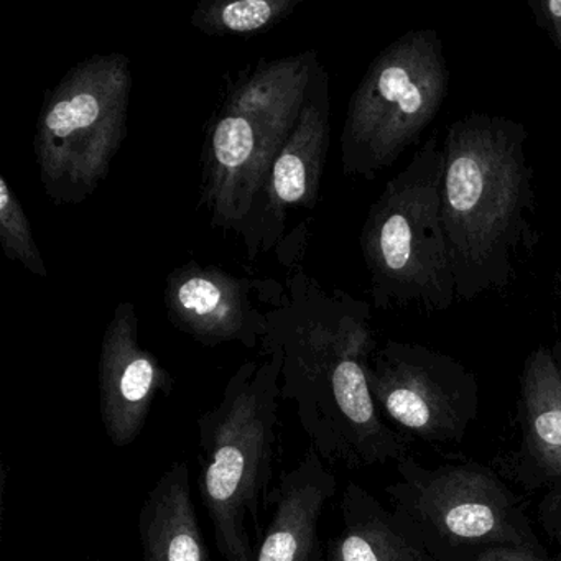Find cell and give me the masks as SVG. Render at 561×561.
I'll list each match as a JSON object with an SVG mask.
<instances>
[{
  "label": "cell",
  "instance_id": "6da1fadb",
  "mask_svg": "<svg viewBox=\"0 0 561 561\" xmlns=\"http://www.w3.org/2000/svg\"><path fill=\"white\" fill-rule=\"evenodd\" d=\"M369 307L337 291L295 297L267 313L262 341L284 350L280 399L295 402L301 430L321 458L350 468L386 461L399 451L370 392L367 364L374 350Z\"/></svg>",
  "mask_w": 561,
  "mask_h": 561
},
{
  "label": "cell",
  "instance_id": "7a4b0ae2",
  "mask_svg": "<svg viewBox=\"0 0 561 561\" xmlns=\"http://www.w3.org/2000/svg\"><path fill=\"white\" fill-rule=\"evenodd\" d=\"M527 137L511 117L471 113L443 140L442 216L458 300L507 287L522 252L537 244Z\"/></svg>",
  "mask_w": 561,
  "mask_h": 561
},
{
  "label": "cell",
  "instance_id": "3957f363",
  "mask_svg": "<svg viewBox=\"0 0 561 561\" xmlns=\"http://www.w3.org/2000/svg\"><path fill=\"white\" fill-rule=\"evenodd\" d=\"M321 64L314 50L265 60L229 81L206 127L199 206L213 228L259 254L257 222L272 167L290 137Z\"/></svg>",
  "mask_w": 561,
  "mask_h": 561
},
{
  "label": "cell",
  "instance_id": "277c9868",
  "mask_svg": "<svg viewBox=\"0 0 561 561\" xmlns=\"http://www.w3.org/2000/svg\"><path fill=\"white\" fill-rule=\"evenodd\" d=\"M262 350L267 359L242 364L218 405L196 420L199 499L225 561H255L251 525L261 541L271 497L285 356L272 341H262Z\"/></svg>",
  "mask_w": 561,
  "mask_h": 561
},
{
  "label": "cell",
  "instance_id": "5b68a950",
  "mask_svg": "<svg viewBox=\"0 0 561 561\" xmlns=\"http://www.w3.org/2000/svg\"><path fill=\"white\" fill-rule=\"evenodd\" d=\"M443 142L430 137L370 205L359 242L379 310L443 311L458 300L443 226Z\"/></svg>",
  "mask_w": 561,
  "mask_h": 561
},
{
  "label": "cell",
  "instance_id": "8992f818",
  "mask_svg": "<svg viewBox=\"0 0 561 561\" xmlns=\"http://www.w3.org/2000/svg\"><path fill=\"white\" fill-rule=\"evenodd\" d=\"M133 70L124 54L87 58L47 91L34 152L45 195L80 205L110 176L127 136Z\"/></svg>",
  "mask_w": 561,
  "mask_h": 561
},
{
  "label": "cell",
  "instance_id": "52a82bcc",
  "mask_svg": "<svg viewBox=\"0 0 561 561\" xmlns=\"http://www.w3.org/2000/svg\"><path fill=\"white\" fill-rule=\"evenodd\" d=\"M449 71L435 28H416L383 48L347 104L341 169L374 180L419 142L443 110Z\"/></svg>",
  "mask_w": 561,
  "mask_h": 561
},
{
  "label": "cell",
  "instance_id": "ba28073f",
  "mask_svg": "<svg viewBox=\"0 0 561 561\" xmlns=\"http://www.w3.org/2000/svg\"><path fill=\"white\" fill-rule=\"evenodd\" d=\"M377 405L397 425L426 439L455 436L469 377L456 360L420 344L389 341L367 364Z\"/></svg>",
  "mask_w": 561,
  "mask_h": 561
},
{
  "label": "cell",
  "instance_id": "9c48e42d",
  "mask_svg": "<svg viewBox=\"0 0 561 561\" xmlns=\"http://www.w3.org/2000/svg\"><path fill=\"white\" fill-rule=\"evenodd\" d=\"M175 377L140 346L139 318L121 301L104 331L100 353V413L107 438L126 448L139 438L157 397H170Z\"/></svg>",
  "mask_w": 561,
  "mask_h": 561
},
{
  "label": "cell",
  "instance_id": "30bf717a",
  "mask_svg": "<svg viewBox=\"0 0 561 561\" xmlns=\"http://www.w3.org/2000/svg\"><path fill=\"white\" fill-rule=\"evenodd\" d=\"M254 285L218 265L188 262L167 277V317L202 346L241 343L254 350L268 331L267 314L251 298Z\"/></svg>",
  "mask_w": 561,
  "mask_h": 561
},
{
  "label": "cell",
  "instance_id": "8fae6325",
  "mask_svg": "<svg viewBox=\"0 0 561 561\" xmlns=\"http://www.w3.org/2000/svg\"><path fill=\"white\" fill-rule=\"evenodd\" d=\"M331 140L330 77L321 65L284 149L275 159L257 222L259 252L274 249L291 208L313 209Z\"/></svg>",
  "mask_w": 561,
  "mask_h": 561
},
{
  "label": "cell",
  "instance_id": "7c38bea8",
  "mask_svg": "<svg viewBox=\"0 0 561 561\" xmlns=\"http://www.w3.org/2000/svg\"><path fill=\"white\" fill-rule=\"evenodd\" d=\"M336 478L317 449L310 448L295 468L282 474L271 492V522L255 548V561H323L321 514L336 492Z\"/></svg>",
  "mask_w": 561,
  "mask_h": 561
},
{
  "label": "cell",
  "instance_id": "4fadbf2b",
  "mask_svg": "<svg viewBox=\"0 0 561 561\" xmlns=\"http://www.w3.org/2000/svg\"><path fill=\"white\" fill-rule=\"evenodd\" d=\"M416 508L439 534L456 541L511 540L507 497L481 469H443L420 488Z\"/></svg>",
  "mask_w": 561,
  "mask_h": 561
},
{
  "label": "cell",
  "instance_id": "5bb4252c",
  "mask_svg": "<svg viewBox=\"0 0 561 561\" xmlns=\"http://www.w3.org/2000/svg\"><path fill=\"white\" fill-rule=\"evenodd\" d=\"M142 561H209L186 461H175L156 482L139 512Z\"/></svg>",
  "mask_w": 561,
  "mask_h": 561
},
{
  "label": "cell",
  "instance_id": "9a60e30c",
  "mask_svg": "<svg viewBox=\"0 0 561 561\" xmlns=\"http://www.w3.org/2000/svg\"><path fill=\"white\" fill-rule=\"evenodd\" d=\"M323 561H420L419 553L366 491L350 484L343 495V528L327 543Z\"/></svg>",
  "mask_w": 561,
  "mask_h": 561
},
{
  "label": "cell",
  "instance_id": "2e32d148",
  "mask_svg": "<svg viewBox=\"0 0 561 561\" xmlns=\"http://www.w3.org/2000/svg\"><path fill=\"white\" fill-rule=\"evenodd\" d=\"M528 443L535 459L561 479V374L553 351L538 347L522 376Z\"/></svg>",
  "mask_w": 561,
  "mask_h": 561
},
{
  "label": "cell",
  "instance_id": "e0dca14e",
  "mask_svg": "<svg viewBox=\"0 0 561 561\" xmlns=\"http://www.w3.org/2000/svg\"><path fill=\"white\" fill-rule=\"evenodd\" d=\"M300 4L301 0H205L190 22L208 37L249 38L277 27Z\"/></svg>",
  "mask_w": 561,
  "mask_h": 561
},
{
  "label": "cell",
  "instance_id": "ac0fdd59",
  "mask_svg": "<svg viewBox=\"0 0 561 561\" xmlns=\"http://www.w3.org/2000/svg\"><path fill=\"white\" fill-rule=\"evenodd\" d=\"M0 245L9 261L19 262L35 277H48L27 213L4 175L0 176Z\"/></svg>",
  "mask_w": 561,
  "mask_h": 561
},
{
  "label": "cell",
  "instance_id": "d6986e66",
  "mask_svg": "<svg viewBox=\"0 0 561 561\" xmlns=\"http://www.w3.org/2000/svg\"><path fill=\"white\" fill-rule=\"evenodd\" d=\"M538 25L550 35L561 54V0H537L528 2Z\"/></svg>",
  "mask_w": 561,
  "mask_h": 561
},
{
  "label": "cell",
  "instance_id": "ffe728a7",
  "mask_svg": "<svg viewBox=\"0 0 561 561\" xmlns=\"http://www.w3.org/2000/svg\"><path fill=\"white\" fill-rule=\"evenodd\" d=\"M476 561H541L540 558L527 551L511 550V548H492L484 551Z\"/></svg>",
  "mask_w": 561,
  "mask_h": 561
},
{
  "label": "cell",
  "instance_id": "44dd1931",
  "mask_svg": "<svg viewBox=\"0 0 561 561\" xmlns=\"http://www.w3.org/2000/svg\"><path fill=\"white\" fill-rule=\"evenodd\" d=\"M553 356H554V360H557V366H558V369H560V374H561V343H558L557 346H554Z\"/></svg>",
  "mask_w": 561,
  "mask_h": 561
},
{
  "label": "cell",
  "instance_id": "7402d4cb",
  "mask_svg": "<svg viewBox=\"0 0 561 561\" xmlns=\"http://www.w3.org/2000/svg\"><path fill=\"white\" fill-rule=\"evenodd\" d=\"M557 294H558V297H560V298H561V284H560V285H558Z\"/></svg>",
  "mask_w": 561,
  "mask_h": 561
}]
</instances>
